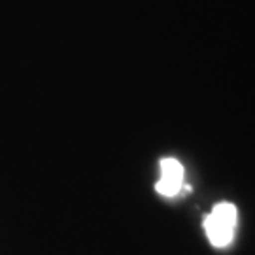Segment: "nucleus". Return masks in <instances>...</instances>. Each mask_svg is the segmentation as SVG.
Wrapping results in <instances>:
<instances>
[{
    "mask_svg": "<svg viewBox=\"0 0 255 255\" xmlns=\"http://www.w3.org/2000/svg\"><path fill=\"white\" fill-rule=\"evenodd\" d=\"M237 206L231 202H218L202 219V227L214 248H227L233 244L237 229Z\"/></svg>",
    "mask_w": 255,
    "mask_h": 255,
    "instance_id": "1",
    "label": "nucleus"
},
{
    "mask_svg": "<svg viewBox=\"0 0 255 255\" xmlns=\"http://www.w3.org/2000/svg\"><path fill=\"white\" fill-rule=\"evenodd\" d=\"M159 166H161V178L155 183V191L166 199L178 197L183 189V176H185L183 164L174 157H164L159 161Z\"/></svg>",
    "mask_w": 255,
    "mask_h": 255,
    "instance_id": "2",
    "label": "nucleus"
}]
</instances>
